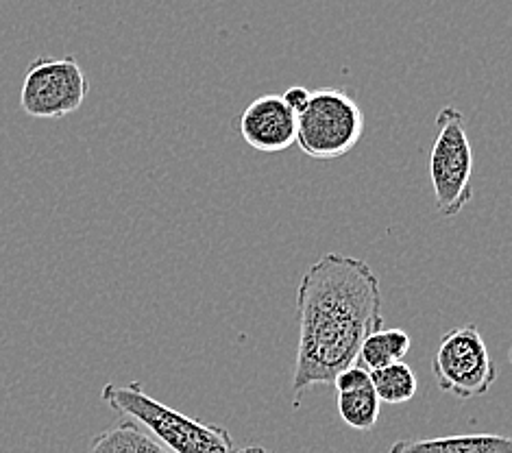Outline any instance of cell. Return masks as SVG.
I'll use <instances>...</instances> for the list:
<instances>
[{
    "label": "cell",
    "instance_id": "5bb4252c",
    "mask_svg": "<svg viewBox=\"0 0 512 453\" xmlns=\"http://www.w3.org/2000/svg\"><path fill=\"white\" fill-rule=\"evenodd\" d=\"M310 96H312V92L308 88H303V85H292V88H288L282 94V101L286 103V107L292 114L301 116L303 109H306L310 103Z\"/></svg>",
    "mask_w": 512,
    "mask_h": 453
},
{
    "label": "cell",
    "instance_id": "52a82bcc",
    "mask_svg": "<svg viewBox=\"0 0 512 453\" xmlns=\"http://www.w3.org/2000/svg\"><path fill=\"white\" fill-rule=\"evenodd\" d=\"M240 136L260 153H282L297 142V116L279 94L251 101L240 116Z\"/></svg>",
    "mask_w": 512,
    "mask_h": 453
},
{
    "label": "cell",
    "instance_id": "ba28073f",
    "mask_svg": "<svg viewBox=\"0 0 512 453\" xmlns=\"http://www.w3.org/2000/svg\"><path fill=\"white\" fill-rule=\"evenodd\" d=\"M388 453H512V440L499 434H458L397 440Z\"/></svg>",
    "mask_w": 512,
    "mask_h": 453
},
{
    "label": "cell",
    "instance_id": "30bf717a",
    "mask_svg": "<svg viewBox=\"0 0 512 453\" xmlns=\"http://www.w3.org/2000/svg\"><path fill=\"white\" fill-rule=\"evenodd\" d=\"M412 340L408 332L399 327L393 329H377L371 336L364 338L358 360L364 369L375 371L382 366H390L397 362H404V358L410 351Z\"/></svg>",
    "mask_w": 512,
    "mask_h": 453
},
{
    "label": "cell",
    "instance_id": "277c9868",
    "mask_svg": "<svg viewBox=\"0 0 512 453\" xmlns=\"http://www.w3.org/2000/svg\"><path fill=\"white\" fill-rule=\"evenodd\" d=\"M364 133V114L356 99L340 90L312 92L308 107L297 116L299 149L312 159L345 157L356 149Z\"/></svg>",
    "mask_w": 512,
    "mask_h": 453
},
{
    "label": "cell",
    "instance_id": "8fae6325",
    "mask_svg": "<svg viewBox=\"0 0 512 453\" xmlns=\"http://www.w3.org/2000/svg\"><path fill=\"white\" fill-rule=\"evenodd\" d=\"M371 373V386L375 397L380 403H390V406H399V403H408L414 399L419 390L417 375L406 362H397L382 369L369 371Z\"/></svg>",
    "mask_w": 512,
    "mask_h": 453
},
{
    "label": "cell",
    "instance_id": "7c38bea8",
    "mask_svg": "<svg viewBox=\"0 0 512 453\" xmlns=\"http://www.w3.org/2000/svg\"><path fill=\"white\" fill-rule=\"evenodd\" d=\"M336 408L340 419L349 425L351 430L371 432L380 419L382 403L375 397L373 386H362L347 393H336Z\"/></svg>",
    "mask_w": 512,
    "mask_h": 453
},
{
    "label": "cell",
    "instance_id": "9a60e30c",
    "mask_svg": "<svg viewBox=\"0 0 512 453\" xmlns=\"http://www.w3.org/2000/svg\"><path fill=\"white\" fill-rule=\"evenodd\" d=\"M238 453H273V451H268L264 447H247V449H238Z\"/></svg>",
    "mask_w": 512,
    "mask_h": 453
},
{
    "label": "cell",
    "instance_id": "5b68a950",
    "mask_svg": "<svg viewBox=\"0 0 512 453\" xmlns=\"http://www.w3.org/2000/svg\"><path fill=\"white\" fill-rule=\"evenodd\" d=\"M432 373L438 388L460 401L486 397L497 382L493 355L475 325L449 329L432 358Z\"/></svg>",
    "mask_w": 512,
    "mask_h": 453
},
{
    "label": "cell",
    "instance_id": "4fadbf2b",
    "mask_svg": "<svg viewBox=\"0 0 512 453\" xmlns=\"http://www.w3.org/2000/svg\"><path fill=\"white\" fill-rule=\"evenodd\" d=\"M332 384L336 386V393H347V390L369 386L371 373H369V369H364L360 362H353L351 366H347V369H343L334 377Z\"/></svg>",
    "mask_w": 512,
    "mask_h": 453
},
{
    "label": "cell",
    "instance_id": "9c48e42d",
    "mask_svg": "<svg viewBox=\"0 0 512 453\" xmlns=\"http://www.w3.org/2000/svg\"><path fill=\"white\" fill-rule=\"evenodd\" d=\"M88 453H170L164 445L140 427L136 421L123 419L94 436Z\"/></svg>",
    "mask_w": 512,
    "mask_h": 453
},
{
    "label": "cell",
    "instance_id": "6da1fadb",
    "mask_svg": "<svg viewBox=\"0 0 512 453\" xmlns=\"http://www.w3.org/2000/svg\"><path fill=\"white\" fill-rule=\"evenodd\" d=\"M297 316L295 406L310 388L332 384L340 371L358 362L364 338L382 329L380 279L358 257L327 253L299 281Z\"/></svg>",
    "mask_w": 512,
    "mask_h": 453
},
{
    "label": "cell",
    "instance_id": "7a4b0ae2",
    "mask_svg": "<svg viewBox=\"0 0 512 453\" xmlns=\"http://www.w3.org/2000/svg\"><path fill=\"white\" fill-rule=\"evenodd\" d=\"M101 399L123 419L136 421L170 453H238L234 438L218 425H205L192 416L164 406L146 395L138 382L105 384Z\"/></svg>",
    "mask_w": 512,
    "mask_h": 453
},
{
    "label": "cell",
    "instance_id": "3957f363",
    "mask_svg": "<svg viewBox=\"0 0 512 453\" xmlns=\"http://www.w3.org/2000/svg\"><path fill=\"white\" fill-rule=\"evenodd\" d=\"M430 179L438 214L458 216L473 199V149L465 114L447 105L436 116V140L430 153Z\"/></svg>",
    "mask_w": 512,
    "mask_h": 453
},
{
    "label": "cell",
    "instance_id": "8992f818",
    "mask_svg": "<svg viewBox=\"0 0 512 453\" xmlns=\"http://www.w3.org/2000/svg\"><path fill=\"white\" fill-rule=\"evenodd\" d=\"M90 81L75 57H38L22 79L20 107L38 120H59L81 109Z\"/></svg>",
    "mask_w": 512,
    "mask_h": 453
}]
</instances>
